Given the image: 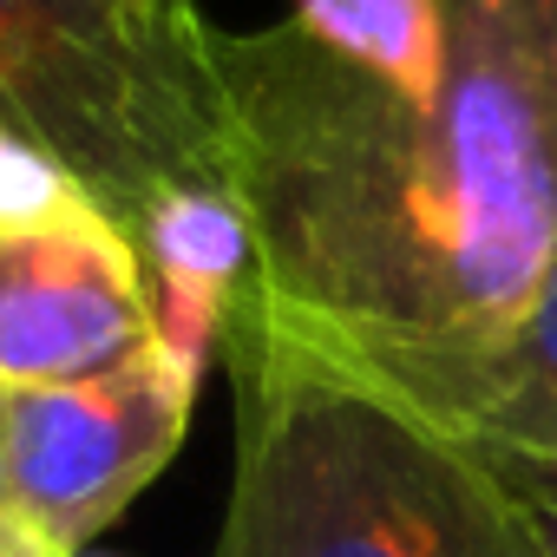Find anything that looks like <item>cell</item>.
I'll return each mask as SVG.
<instances>
[{
	"label": "cell",
	"mask_w": 557,
	"mask_h": 557,
	"mask_svg": "<svg viewBox=\"0 0 557 557\" xmlns=\"http://www.w3.org/2000/svg\"><path fill=\"white\" fill-rule=\"evenodd\" d=\"M426 106L296 21L210 40L249 296L433 400L505 342L557 262V0H440Z\"/></svg>",
	"instance_id": "cell-1"
},
{
	"label": "cell",
	"mask_w": 557,
	"mask_h": 557,
	"mask_svg": "<svg viewBox=\"0 0 557 557\" xmlns=\"http://www.w3.org/2000/svg\"><path fill=\"white\" fill-rule=\"evenodd\" d=\"M236 479L216 557H550L485 446L335 342L230 309Z\"/></svg>",
	"instance_id": "cell-2"
},
{
	"label": "cell",
	"mask_w": 557,
	"mask_h": 557,
	"mask_svg": "<svg viewBox=\"0 0 557 557\" xmlns=\"http://www.w3.org/2000/svg\"><path fill=\"white\" fill-rule=\"evenodd\" d=\"M216 27L197 0H0V125L106 216L223 177Z\"/></svg>",
	"instance_id": "cell-3"
},
{
	"label": "cell",
	"mask_w": 557,
	"mask_h": 557,
	"mask_svg": "<svg viewBox=\"0 0 557 557\" xmlns=\"http://www.w3.org/2000/svg\"><path fill=\"white\" fill-rule=\"evenodd\" d=\"M197 387L138 342L125 361L8 394V524L79 557L184 446Z\"/></svg>",
	"instance_id": "cell-4"
},
{
	"label": "cell",
	"mask_w": 557,
	"mask_h": 557,
	"mask_svg": "<svg viewBox=\"0 0 557 557\" xmlns=\"http://www.w3.org/2000/svg\"><path fill=\"white\" fill-rule=\"evenodd\" d=\"M145 342L138 249L119 216L73 197L53 216L0 223V387H53Z\"/></svg>",
	"instance_id": "cell-5"
},
{
	"label": "cell",
	"mask_w": 557,
	"mask_h": 557,
	"mask_svg": "<svg viewBox=\"0 0 557 557\" xmlns=\"http://www.w3.org/2000/svg\"><path fill=\"white\" fill-rule=\"evenodd\" d=\"M420 407L485 453L557 466V262L505 342Z\"/></svg>",
	"instance_id": "cell-6"
},
{
	"label": "cell",
	"mask_w": 557,
	"mask_h": 557,
	"mask_svg": "<svg viewBox=\"0 0 557 557\" xmlns=\"http://www.w3.org/2000/svg\"><path fill=\"white\" fill-rule=\"evenodd\" d=\"M132 249H138V269L145 275H164V283H190L216 302H243L249 283H256V236H249V216L230 190L216 184H197V190H164L151 197L132 223H125Z\"/></svg>",
	"instance_id": "cell-7"
},
{
	"label": "cell",
	"mask_w": 557,
	"mask_h": 557,
	"mask_svg": "<svg viewBox=\"0 0 557 557\" xmlns=\"http://www.w3.org/2000/svg\"><path fill=\"white\" fill-rule=\"evenodd\" d=\"M315 47L374 73L387 92L426 106L446 79V14L440 0H296L289 14Z\"/></svg>",
	"instance_id": "cell-8"
},
{
	"label": "cell",
	"mask_w": 557,
	"mask_h": 557,
	"mask_svg": "<svg viewBox=\"0 0 557 557\" xmlns=\"http://www.w3.org/2000/svg\"><path fill=\"white\" fill-rule=\"evenodd\" d=\"M73 197H86L40 145H27L21 132L0 125V223H34V216H53L66 210Z\"/></svg>",
	"instance_id": "cell-9"
},
{
	"label": "cell",
	"mask_w": 557,
	"mask_h": 557,
	"mask_svg": "<svg viewBox=\"0 0 557 557\" xmlns=\"http://www.w3.org/2000/svg\"><path fill=\"white\" fill-rule=\"evenodd\" d=\"M492 459H498V472L511 479V492L524 498V511L537 518L544 550L557 557V466H537V459H505V453H492Z\"/></svg>",
	"instance_id": "cell-10"
},
{
	"label": "cell",
	"mask_w": 557,
	"mask_h": 557,
	"mask_svg": "<svg viewBox=\"0 0 557 557\" xmlns=\"http://www.w3.org/2000/svg\"><path fill=\"white\" fill-rule=\"evenodd\" d=\"M0 557H53L40 537H27L21 524H0Z\"/></svg>",
	"instance_id": "cell-11"
},
{
	"label": "cell",
	"mask_w": 557,
	"mask_h": 557,
	"mask_svg": "<svg viewBox=\"0 0 557 557\" xmlns=\"http://www.w3.org/2000/svg\"><path fill=\"white\" fill-rule=\"evenodd\" d=\"M0 446H8V387H0ZM0 524H8V453H0Z\"/></svg>",
	"instance_id": "cell-12"
},
{
	"label": "cell",
	"mask_w": 557,
	"mask_h": 557,
	"mask_svg": "<svg viewBox=\"0 0 557 557\" xmlns=\"http://www.w3.org/2000/svg\"><path fill=\"white\" fill-rule=\"evenodd\" d=\"M79 557H92V550H79Z\"/></svg>",
	"instance_id": "cell-13"
}]
</instances>
